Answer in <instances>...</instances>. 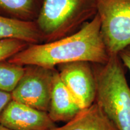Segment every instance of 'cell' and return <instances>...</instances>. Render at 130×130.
Instances as JSON below:
<instances>
[{
    "label": "cell",
    "mask_w": 130,
    "mask_h": 130,
    "mask_svg": "<svg viewBox=\"0 0 130 130\" xmlns=\"http://www.w3.org/2000/svg\"><path fill=\"white\" fill-rule=\"evenodd\" d=\"M108 58L96 13L72 35L48 43L28 45L8 61L22 66L34 64L55 68L60 64L76 61L104 64Z\"/></svg>",
    "instance_id": "obj_1"
},
{
    "label": "cell",
    "mask_w": 130,
    "mask_h": 130,
    "mask_svg": "<svg viewBox=\"0 0 130 130\" xmlns=\"http://www.w3.org/2000/svg\"><path fill=\"white\" fill-rule=\"evenodd\" d=\"M95 101L118 130H130V88L118 54L109 55L104 64L92 63Z\"/></svg>",
    "instance_id": "obj_2"
},
{
    "label": "cell",
    "mask_w": 130,
    "mask_h": 130,
    "mask_svg": "<svg viewBox=\"0 0 130 130\" xmlns=\"http://www.w3.org/2000/svg\"><path fill=\"white\" fill-rule=\"evenodd\" d=\"M96 13V0H43L35 22L48 43L77 31Z\"/></svg>",
    "instance_id": "obj_3"
},
{
    "label": "cell",
    "mask_w": 130,
    "mask_h": 130,
    "mask_svg": "<svg viewBox=\"0 0 130 130\" xmlns=\"http://www.w3.org/2000/svg\"><path fill=\"white\" fill-rule=\"evenodd\" d=\"M101 31L108 54L130 46V0H96Z\"/></svg>",
    "instance_id": "obj_4"
},
{
    "label": "cell",
    "mask_w": 130,
    "mask_h": 130,
    "mask_svg": "<svg viewBox=\"0 0 130 130\" xmlns=\"http://www.w3.org/2000/svg\"><path fill=\"white\" fill-rule=\"evenodd\" d=\"M24 66V74L11 93L12 100L48 112L56 69L34 64Z\"/></svg>",
    "instance_id": "obj_5"
},
{
    "label": "cell",
    "mask_w": 130,
    "mask_h": 130,
    "mask_svg": "<svg viewBox=\"0 0 130 130\" xmlns=\"http://www.w3.org/2000/svg\"><path fill=\"white\" fill-rule=\"evenodd\" d=\"M61 80L81 109L95 101L96 84L92 63L76 61L57 66Z\"/></svg>",
    "instance_id": "obj_6"
},
{
    "label": "cell",
    "mask_w": 130,
    "mask_h": 130,
    "mask_svg": "<svg viewBox=\"0 0 130 130\" xmlns=\"http://www.w3.org/2000/svg\"><path fill=\"white\" fill-rule=\"evenodd\" d=\"M0 124L12 130H51L57 126L48 112L13 100L3 110Z\"/></svg>",
    "instance_id": "obj_7"
},
{
    "label": "cell",
    "mask_w": 130,
    "mask_h": 130,
    "mask_svg": "<svg viewBox=\"0 0 130 130\" xmlns=\"http://www.w3.org/2000/svg\"><path fill=\"white\" fill-rule=\"evenodd\" d=\"M81 110L61 81L56 69L48 111L49 116L55 123L56 122H68L77 116Z\"/></svg>",
    "instance_id": "obj_8"
},
{
    "label": "cell",
    "mask_w": 130,
    "mask_h": 130,
    "mask_svg": "<svg viewBox=\"0 0 130 130\" xmlns=\"http://www.w3.org/2000/svg\"><path fill=\"white\" fill-rule=\"evenodd\" d=\"M51 130H118L96 102L83 108L72 120Z\"/></svg>",
    "instance_id": "obj_9"
},
{
    "label": "cell",
    "mask_w": 130,
    "mask_h": 130,
    "mask_svg": "<svg viewBox=\"0 0 130 130\" xmlns=\"http://www.w3.org/2000/svg\"><path fill=\"white\" fill-rule=\"evenodd\" d=\"M16 39L30 45L42 43L35 21H27L0 15V39Z\"/></svg>",
    "instance_id": "obj_10"
},
{
    "label": "cell",
    "mask_w": 130,
    "mask_h": 130,
    "mask_svg": "<svg viewBox=\"0 0 130 130\" xmlns=\"http://www.w3.org/2000/svg\"><path fill=\"white\" fill-rule=\"evenodd\" d=\"M43 0H0V9L19 20L36 19ZM36 21V20H35Z\"/></svg>",
    "instance_id": "obj_11"
},
{
    "label": "cell",
    "mask_w": 130,
    "mask_h": 130,
    "mask_svg": "<svg viewBox=\"0 0 130 130\" xmlns=\"http://www.w3.org/2000/svg\"><path fill=\"white\" fill-rule=\"evenodd\" d=\"M25 72V66L0 61V90L12 93Z\"/></svg>",
    "instance_id": "obj_12"
},
{
    "label": "cell",
    "mask_w": 130,
    "mask_h": 130,
    "mask_svg": "<svg viewBox=\"0 0 130 130\" xmlns=\"http://www.w3.org/2000/svg\"><path fill=\"white\" fill-rule=\"evenodd\" d=\"M28 45L27 42L16 39H0V61L8 60Z\"/></svg>",
    "instance_id": "obj_13"
},
{
    "label": "cell",
    "mask_w": 130,
    "mask_h": 130,
    "mask_svg": "<svg viewBox=\"0 0 130 130\" xmlns=\"http://www.w3.org/2000/svg\"><path fill=\"white\" fill-rule=\"evenodd\" d=\"M12 100V93L0 90V120L3 110Z\"/></svg>",
    "instance_id": "obj_14"
},
{
    "label": "cell",
    "mask_w": 130,
    "mask_h": 130,
    "mask_svg": "<svg viewBox=\"0 0 130 130\" xmlns=\"http://www.w3.org/2000/svg\"><path fill=\"white\" fill-rule=\"evenodd\" d=\"M118 55L123 66L130 71V46L122 50Z\"/></svg>",
    "instance_id": "obj_15"
},
{
    "label": "cell",
    "mask_w": 130,
    "mask_h": 130,
    "mask_svg": "<svg viewBox=\"0 0 130 130\" xmlns=\"http://www.w3.org/2000/svg\"><path fill=\"white\" fill-rule=\"evenodd\" d=\"M0 130H12V129H9V128L5 127V126L1 125L0 124Z\"/></svg>",
    "instance_id": "obj_16"
}]
</instances>
